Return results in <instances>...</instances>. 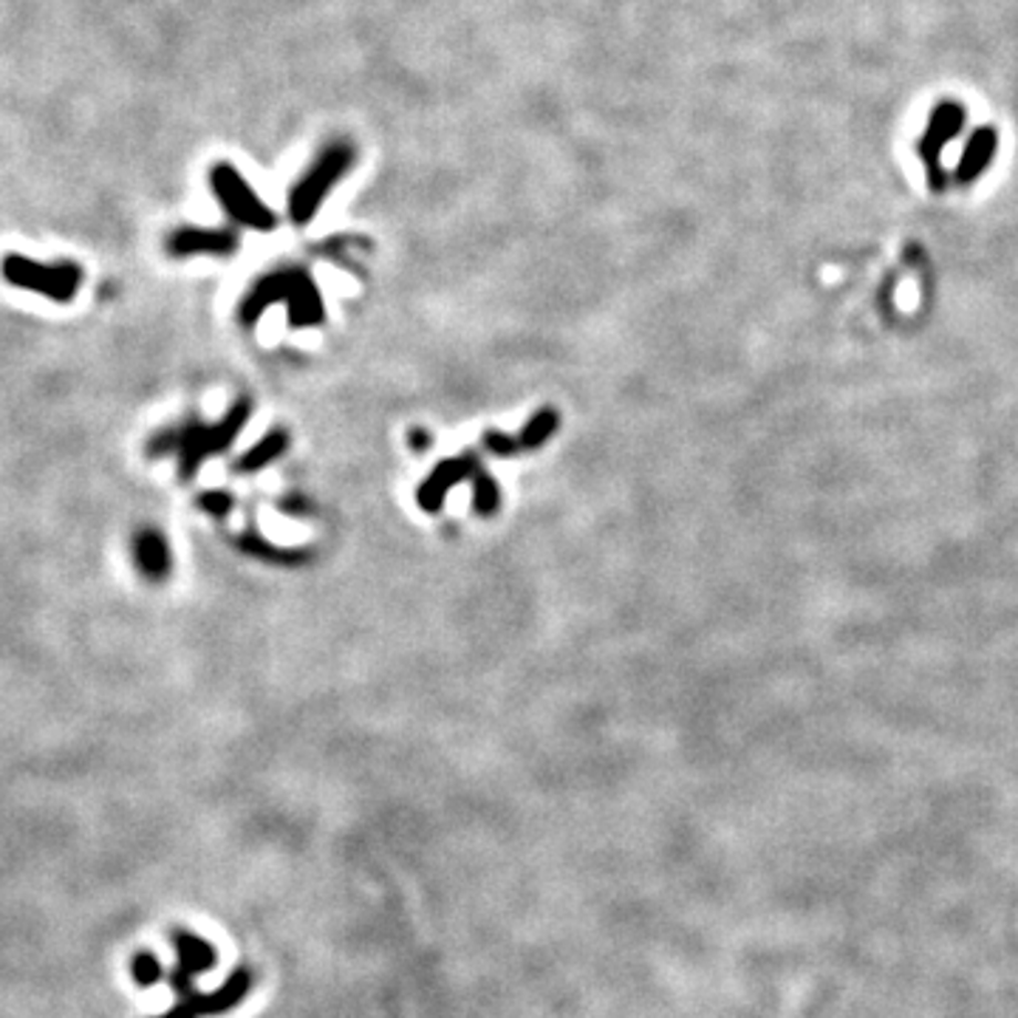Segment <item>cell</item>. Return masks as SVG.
<instances>
[{"mask_svg":"<svg viewBox=\"0 0 1018 1018\" xmlns=\"http://www.w3.org/2000/svg\"><path fill=\"white\" fill-rule=\"evenodd\" d=\"M249 411H252V405L243 399L238 402L218 425L187 419L185 425L156 433L150 439V445H147V450H150V456H176L178 472L185 478H193L198 467H201V461H207V458L216 456V453L227 450V447L236 442L243 422L249 419Z\"/></svg>","mask_w":1018,"mask_h":1018,"instance_id":"cell-1","label":"cell"},{"mask_svg":"<svg viewBox=\"0 0 1018 1018\" xmlns=\"http://www.w3.org/2000/svg\"><path fill=\"white\" fill-rule=\"evenodd\" d=\"M283 303L289 309V323L305 329V325L323 323V298L320 289L303 269H278L254 280L247 298L241 303V323L252 325L267 312L269 305Z\"/></svg>","mask_w":1018,"mask_h":1018,"instance_id":"cell-2","label":"cell"},{"mask_svg":"<svg viewBox=\"0 0 1018 1018\" xmlns=\"http://www.w3.org/2000/svg\"><path fill=\"white\" fill-rule=\"evenodd\" d=\"M0 272L12 287L38 292L49 300H58V303L74 300L76 289L83 283V269L76 263H38L32 258H23V254H7Z\"/></svg>","mask_w":1018,"mask_h":1018,"instance_id":"cell-3","label":"cell"},{"mask_svg":"<svg viewBox=\"0 0 1018 1018\" xmlns=\"http://www.w3.org/2000/svg\"><path fill=\"white\" fill-rule=\"evenodd\" d=\"M484 472L487 470H484V467L478 465V458L472 456H458L450 458V461H442L419 487V507L427 509V512H439L447 492H450L456 484H476Z\"/></svg>","mask_w":1018,"mask_h":1018,"instance_id":"cell-4","label":"cell"},{"mask_svg":"<svg viewBox=\"0 0 1018 1018\" xmlns=\"http://www.w3.org/2000/svg\"><path fill=\"white\" fill-rule=\"evenodd\" d=\"M252 981H254L252 967H236V970L227 976V981L218 985L216 990H210V993L196 990L190 999H185V1001L198 1012V1018L224 1016V1012L236 1010V1007L247 999L249 990H252Z\"/></svg>","mask_w":1018,"mask_h":1018,"instance_id":"cell-5","label":"cell"},{"mask_svg":"<svg viewBox=\"0 0 1018 1018\" xmlns=\"http://www.w3.org/2000/svg\"><path fill=\"white\" fill-rule=\"evenodd\" d=\"M216 190L218 196H221L224 207H227V210L232 212V218H238V221L258 229H269L274 224V218L263 210L261 201H258V198L241 185V178H236L232 173H216Z\"/></svg>","mask_w":1018,"mask_h":1018,"instance_id":"cell-6","label":"cell"},{"mask_svg":"<svg viewBox=\"0 0 1018 1018\" xmlns=\"http://www.w3.org/2000/svg\"><path fill=\"white\" fill-rule=\"evenodd\" d=\"M134 560L147 580H165L173 567L170 547H167L165 534H159L150 527L142 529L134 538Z\"/></svg>","mask_w":1018,"mask_h":1018,"instance_id":"cell-7","label":"cell"},{"mask_svg":"<svg viewBox=\"0 0 1018 1018\" xmlns=\"http://www.w3.org/2000/svg\"><path fill=\"white\" fill-rule=\"evenodd\" d=\"M170 254H232L236 252V238L229 232H212V229H178L167 241Z\"/></svg>","mask_w":1018,"mask_h":1018,"instance_id":"cell-8","label":"cell"},{"mask_svg":"<svg viewBox=\"0 0 1018 1018\" xmlns=\"http://www.w3.org/2000/svg\"><path fill=\"white\" fill-rule=\"evenodd\" d=\"M170 942L173 948H176V965L185 967L187 974L196 976V979L201 974H210L212 967H216V948L207 939L193 934V931L173 928Z\"/></svg>","mask_w":1018,"mask_h":1018,"instance_id":"cell-9","label":"cell"},{"mask_svg":"<svg viewBox=\"0 0 1018 1018\" xmlns=\"http://www.w3.org/2000/svg\"><path fill=\"white\" fill-rule=\"evenodd\" d=\"M959 125H962L959 108H942L939 114L934 116V122H931L928 136H925L923 153H925V162H928L931 170H934V173H936V162H939L942 145H945L948 139H954L956 131H959Z\"/></svg>","mask_w":1018,"mask_h":1018,"instance_id":"cell-10","label":"cell"},{"mask_svg":"<svg viewBox=\"0 0 1018 1018\" xmlns=\"http://www.w3.org/2000/svg\"><path fill=\"white\" fill-rule=\"evenodd\" d=\"M287 445H289V436H287V433H283V430H272V433H269V436H263V439L258 442V445H254L252 450L243 453V456L238 458L236 470H238V472L261 470V467H267L269 461H274V458H280V453H287Z\"/></svg>","mask_w":1018,"mask_h":1018,"instance_id":"cell-11","label":"cell"},{"mask_svg":"<svg viewBox=\"0 0 1018 1018\" xmlns=\"http://www.w3.org/2000/svg\"><path fill=\"white\" fill-rule=\"evenodd\" d=\"M554 430H558V414L549 411V407H543V411H538V414L527 422V427H523L518 436H512V439H516L518 453L534 450V447L547 445V442L552 439Z\"/></svg>","mask_w":1018,"mask_h":1018,"instance_id":"cell-12","label":"cell"},{"mask_svg":"<svg viewBox=\"0 0 1018 1018\" xmlns=\"http://www.w3.org/2000/svg\"><path fill=\"white\" fill-rule=\"evenodd\" d=\"M993 150H996V136H993L990 131L974 136V145L967 147L965 156H962V162H959V170H956L959 181H974V178L987 167Z\"/></svg>","mask_w":1018,"mask_h":1018,"instance_id":"cell-13","label":"cell"},{"mask_svg":"<svg viewBox=\"0 0 1018 1018\" xmlns=\"http://www.w3.org/2000/svg\"><path fill=\"white\" fill-rule=\"evenodd\" d=\"M131 979L139 987H153L159 985L162 979H167V970L159 962V956L150 954V951H139V954L131 956Z\"/></svg>","mask_w":1018,"mask_h":1018,"instance_id":"cell-14","label":"cell"},{"mask_svg":"<svg viewBox=\"0 0 1018 1018\" xmlns=\"http://www.w3.org/2000/svg\"><path fill=\"white\" fill-rule=\"evenodd\" d=\"M198 507L221 518V516H227L229 509H232V496H229V492H207V496L198 498Z\"/></svg>","mask_w":1018,"mask_h":1018,"instance_id":"cell-15","label":"cell"},{"mask_svg":"<svg viewBox=\"0 0 1018 1018\" xmlns=\"http://www.w3.org/2000/svg\"><path fill=\"white\" fill-rule=\"evenodd\" d=\"M247 549L252 554H258V558H278V560H298L300 554L298 552H278V549H272V547H267V543L263 541H247Z\"/></svg>","mask_w":1018,"mask_h":1018,"instance_id":"cell-16","label":"cell"},{"mask_svg":"<svg viewBox=\"0 0 1018 1018\" xmlns=\"http://www.w3.org/2000/svg\"><path fill=\"white\" fill-rule=\"evenodd\" d=\"M150 1018H198V1012L193 1010L187 1001H178V1005H173L170 1010H165L162 1016H150Z\"/></svg>","mask_w":1018,"mask_h":1018,"instance_id":"cell-17","label":"cell"},{"mask_svg":"<svg viewBox=\"0 0 1018 1018\" xmlns=\"http://www.w3.org/2000/svg\"><path fill=\"white\" fill-rule=\"evenodd\" d=\"M411 445L416 447V450H425L427 445H433V439H430V433H422V430H414L411 433Z\"/></svg>","mask_w":1018,"mask_h":1018,"instance_id":"cell-18","label":"cell"}]
</instances>
